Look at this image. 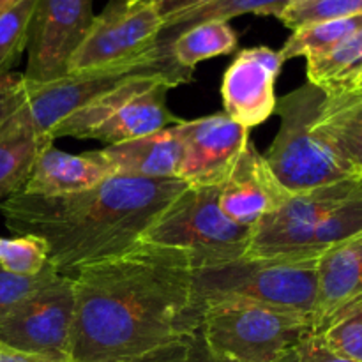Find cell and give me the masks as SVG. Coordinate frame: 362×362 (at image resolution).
I'll return each instance as SVG.
<instances>
[{
	"instance_id": "cell-1",
	"label": "cell",
	"mask_w": 362,
	"mask_h": 362,
	"mask_svg": "<svg viewBox=\"0 0 362 362\" xmlns=\"http://www.w3.org/2000/svg\"><path fill=\"white\" fill-rule=\"evenodd\" d=\"M71 362H119L200 327L184 251L138 243L78 272Z\"/></svg>"
},
{
	"instance_id": "cell-2",
	"label": "cell",
	"mask_w": 362,
	"mask_h": 362,
	"mask_svg": "<svg viewBox=\"0 0 362 362\" xmlns=\"http://www.w3.org/2000/svg\"><path fill=\"white\" fill-rule=\"evenodd\" d=\"M180 179L112 175L64 197L16 193L0 202L14 235H34L48 246V264L60 276L119 257L140 243L145 230L186 189Z\"/></svg>"
},
{
	"instance_id": "cell-3",
	"label": "cell",
	"mask_w": 362,
	"mask_h": 362,
	"mask_svg": "<svg viewBox=\"0 0 362 362\" xmlns=\"http://www.w3.org/2000/svg\"><path fill=\"white\" fill-rule=\"evenodd\" d=\"M327 98L324 88L308 81L276 106L279 131L264 158L290 194L357 179L318 127Z\"/></svg>"
},
{
	"instance_id": "cell-4",
	"label": "cell",
	"mask_w": 362,
	"mask_h": 362,
	"mask_svg": "<svg viewBox=\"0 0 362 362\" xmlns=\"http://www.w3.org/2000/svg\"><path fill=\"white\" fill-rule=\"evenodd\" d=\"M317 262L247 258L193 271V304L202 318L209 304L251 303L315 317L318 292ZM315 324V320H313Z\"/></svg>"
},
{
	"instance_id": "cell-5",
	"label": "cell",
	"mask_w": 362,
	"mask_h": 362,
	"mask_svg": "<svg viewBox=\"0 0 362 362\" xmlns=\"http://www.w3.org/2000/svg\"><path fill=\"white\" fill-rule=\"evenodd\" d=\"M202 334L219 356L240 362H286L315 332L313 317L251 303L209 304Z\"/></svg>"
},
{
	"instance_id": "cell-6",
	"label": "cell",
	"mask_w": 362,
	"mask_h": 362,
	"mask_svg": "<svg viewBox=\"0 0 362 362\" xmlns=\"http://www.w3.org/2000/svg\"><path fill=\"white\" fill-rule=\"evenodd\" d=\"M219 209V186L186 187L145 230L141 243L184 251L193 271L239 260L253 235Z\"/></svg>"
},
{
	"instance_id": "cell-7",
	"label": "cell",
	"mask_w": 362,
	"mask_h": 362,
	"mask_svg": "<svg viewBox=\"0 0 362 362\" xmlns=\"http://www.w3.org/2000/svg\"><path fill=\"white\" fill-rule=\"evenodd\" d=\"M173 87L163 74L131 78L66 117L53 129V140L73 136L113 145L177 126L182 119L166 106V94Z\"/></svg>"
},
{
	"instance_id": "cell-8",
	"label": "cell",
	"mask_w": 362,
	"mask_h": 362,
	"mask_svg": "<svg viewBox=\"0 0 362 362\" xmlns=\"http://www.w3.org/2000/svg\"><path fill=\"white\" fill-rule=\"evenodd\" d=\"M163 28L151 0H108L69 62L67 74L101 73L172 60L156 49Z\"/></svg>"
},
{
	"instance_id": "cell-9",
	"label": "cell",
	"mask_w": 362,
	"mask_h": 362,
	"mask_svg": "<svg viewBox=\"0 0 362 362\" xmlns=\"http://www.w3.org/2000/svg\"><path fill=\"white\" fill-rule=\"evenodd\" d=\"M76 296L74 279L57 274L0 322V346L71 362Z\"/></svg>"
},
{
	"instance_id": "cell-10",
	"label": "cell",
	"mask_w": 362,
	"mask_h": 362,
	"mask_svg": "<svg viewBox=\"0 0 362 362\" xmlns=\"http://www.w3.org/2000/svg\"><path fill=\"white\" fill-rule=\"evenodd\" d=\"M361 191V180L349 179L292 194L278 211L265 216L255 226L244 257L286 260L315 258L311 255V240L317 226L325 216Z\"/></svg>"
},
{
	"instance_id": "cell-11",
	"label": "cell",
	"mask_w": 362,
	"mask_h": 362,
	"mask_svg": "<svg viewBox=\"0 0 362 362\" xmlns=\"http://www.w3.org/2000/svg\"><path fill=\"white\" fill-rule=\"evenodd\" d=\"M140 74H163L170 78L175 87L193 81V71L186 69L177 64L175 59H172L117 71L67 74L48 83H34L23 78L25 103L37 133L53 138V129L66 117Z\"/></svg>"
},
{
	"instance_id": "cell-12",
	"label": "cell",
	"mask_w": 362,
	"mask_h": 362,
	"mask_svg": "<svg viewBox=\"0 0 362 362\" xmlns=\"http://www.w3.org/2000/svg\"><path fill=\"white\" fill-rule=\"evenodd\" d=\"M94 18L92 0H37L28 28L25 80L48 83L67 76Z\"/></svg>"
},
{
	"instance_id": "cell-13",
	"label": "cell",
	"mask_w": 362,
	"mask_h": 362,
	"mask_svg": "<svg viewBox=\"0 0 362 362\" xmlns=\"http://www.w3.org/2000/svg\"><path fill=\"white\" fill-rule=\"evenodd\" d=\"M177 129L184 147L177 179L187 187L221 186L250 141V129L225 112L182 120Z\"/></svg>"
},
{
	"instance_id": "cell-14",
	"label": "cell",
	"mask_w": 362,
	"mask_h": 362,
	"mask_svg": "<svg viewBox=\"0 0 362 362\" xmlns=\"http://www.w3.org/2000/svg\"><path fill=\"white\" fill-rule=\"evenodd\" d=\"M53 138L37 133L23 95V74L0 78V200L23 189L41 151Z\"/></svg>"
},
{
	"instance_id": "cell-15",
	"label": "cell",
	"mask_w": 362,
	"mask_h": 362,
	"mask_svg": "<svg viewBox=\"0 0 362 362\" xmlns=\"http://www.w3.org/2000/svg\"><path fill=\"white\" fill-rule=\"evenodd\" d=\"M285 64L281 53L269 46L240 49L223 74L225 113L240 126L257 127L276 113V78Z\"/></svg>"
},
{
	"instance_id": "cell-16",
	"label": "cell",
	"mask_w": 362,
	"mask_h": 362,
	"mask_svg": "<svg viewBox=\"0 0 362 362\" xmlns=\"http://www.w3.org/2000/svg\"><path fill=\"white\" fill-rule=\"evenodd\" d=\"M290 197L250 140L228 179L219 186V209L235 225L255 228Z\"/></svg>"
},
{
	"instance_id": "cell-17",
	"label": "cell",
	"mask_w": 362,
	"mask_h": 362,
	"mask_svg": "<svg viewBox=\"0 0 362 362\" xmlns=\"http://www.w3.org/2000/svg\"><path fill=\"white\" fill-rule=\"evenodd\" d=\"M112 175V168L99 151L69 154L52 144L37 156L21 193L64 197L92 189Z\"/></svg>"
},
{
	"instance_id": "cell-18",
	"label": "cell",
	"mask_w": 362,
	"mask_h": 362,
	"mask_svg": "<svg viewBox=\"0 0 362 362\" xmlns=\"http://www.w3.org/2000/svg\"><path fill=\"white\" fill-rule=\"evenodd\" d=\"M101 156L113 175L140 179H177L184 147L177 126L122 144L106 145Z\"/></svg>"
},
{
	"instance_id": "cell-19",
	"label": "cell",
	"mask_w": 362,
	"mask_h": 362,
	"mask_svg": "<svg viewBox=\"0 0 362 362\" xmlns=\"http://www.w3.org/2000/svg\"><path fill=\"white\" fill-rule=\"evenodd\" d=\"M315 331L345 304L362 297V232L325 251L317 262Z\"/></svg>"
},
{
	"instance_id": "cell-20",
	"label": "cell",
	"mask_w": 362,
	"mask_h": 362,
	"mask_svg": "<svg viewBox=\"0 0 362 362\" xmlns=\"http://www.w3.org/2000/svg\"><path fill=\"white\" fill-rule=\"evenodd\" d=\"M327 94L318 127L336 154L359 179L362 175V94L349 90Z\"/></svg>"
},
{
	"instance_id": "cell-21",
	"label": "cell",
	"mask_w": 362,
	"mask_h": 362,
	"mask_svg": "<svg viewBox=\"0 0 362 362\" xmlns=\"http://www.w3.org/2000/svg\"><path fill=\"white\" fill-rule=\"evenodd\" d=\"M290 0H214L211 4L189 11L186 14L173 18L163 25L156 41V49L165 53L170 52L172 42L187 28L205 21H228L243 14H258V16L279 18L288 7Z\"/></svg>"
},
{
	"instance_id": "cell-22",
	"label": "cell",
	"mask_w": 362,
	"mask_h": 362,
	"mask_svg": "<svg viewBox=\"0 0 362 362\" xmlns=\"http://www.w3.org/2000/svg\"><path fill=\"white\" fill-rule=\"evenodd\" d=\"M362 73V27L331 49L306 59L308 81L325 92H341Z\"/></svg>"
},
{
	"instance_id": "cell-23",
	"label": "cell",
	"mask_w": 362,
	"mask_h": 362,
	"mask_svg": "<svg viewBox=\"0 0 362 362\" xmlns=\"http://www.w3.org/2000/svg\"><path fill=\"white\" fill-rule=\"evenodd\" d=\"M237 45L239 35L228 21H205L184 30L172 42L170 52L177 64L193 71L204 60L233 53Z\"/></svg>"
},
{
	"instance_id": "cell-24",
	"label": "cell",
	"mask_w": 362,
	"mask_h": 362,
	"mask_svg": "<svg viewBox=\"0 0 362 362\" xmlns=\"http://www.w3.org/2000/svg\"><path fill=\"white\" fill-rule=\"evenodd\" d=\"M362 27V14L338 20L318 21L292 30V35L286 39L283 48L279 49L283 60L297 59V57H313L324 53L349 37Z\"/></svg>"
},
{
	"instance_id": "cell-25",
	"label": "cell",
	"mask_w": 362,
	"mask_h": 362,
	"mask_svg": "<svg viewBox=\"0 0 362 362\" xmlns=\"http://www.w3.org/2000/svg\"><path fill=\"white\" fill-rule=\"evenodd\" d=\"M315 334L324 339L325 345L354 362H362V297L352 300L332 313Z\"/></svg>"
},
{
	"instance_id": "cell-26",
	"label": "cell",
	"mask_w": 362,
	"mask_h": 362,
	"mask_svg": "<svg viewBox=\"0 0 362 362\" xmlns=\"http://www.w3.org/2000/svg\"><path fill=\"white\" fill-rule=\"evenodd\" d=\"M35 4L37 0H21L0 14V78L13 73L11 69L27 48Z\"/></svg>"
},
{
	"instance_id": "cell-27",
	"label": "cell",
	"mask_w": 362,
	"mask_h": 362,
	"mask_svg": "<svg viewBox=\"0 0 362 362\" xmlns=\"http://www.w3.org/2000/svg\"><path fill=\"white\" fill-rule=\"evenodd\" d=\"M362 14V0H293L281 16V23L290 30L318 23Z\"/></svg>"
},
{
	"instance_id": "cell-28",
	"label": "cell",
	"mask_w": 362,
	"mask_h": 362,
	"mask_svg": "<svg viewBox=\"0 0 362 362\" xmlns=\"http://www.w3.org/2000/svg\"><path fill=\"white\" fill-rule=\"evenodd\" d=\"M48 265V246L34 235L0 239V267L20 276L39 274Z\"/></svg>"
},
{
	"instance_id": "cell-29",
	"label": "cell",
	"mask_w": 362,
	"mask_h": 362,
	"mask_svg": "<svg viewBox=\"0 0 362 362\" xmlns=\"http://www.w3.org/2000/svg\"><path fill=\"white\" fill-rule=\"evenodd\" d=\"M55 276L49 264L34 276H20L0 267V322Z\"/></svg>"
},
{
	"instance_id": "cell-30",
	"label": "cell",
	"mask_w": 362,
	"mask_h": 362,
	"mask_svg": "<svg viewBox=\"0 0 362 362\" xmlns=\"http://www.w3.org/2000/svg\"><path fill=\"white\" fill-rule=\"evenodd\" d=\"M290 362H354L332 352L318 334H310L293 354Z\"/></svg>"
},
{
	"instance_id": "cell-31",
	"label": "cell",
	"mask_w": 362,
	"mask_h": 362,
	"mask_svg": "<svg viewBox=\"0 0 362 362\" xmlns=\"http://www.w3.org/2000/svg\"><path fill=\"white\" fill-rule=\"evenodd\" d=\"M187 357V336L182 339H175L172 343L158 346L154 350L129 357L119 362H186Z\"/></svg>"
},
{
	"instance_id": "cell-32",
	"label": "cell",
	"mask_w": 362,
	"mask_h": 362,
	"mask_svg": "<svg viewBox=\"0 0 362 362\" xmlns=\"http://www.w3.org/2000/svg\"><path fill=\"white\" fill-rule=\"evenodd\" d=\"M293 357V356H292ZM290 357L288 361H292ZM186 362H240L235 359H230V357L219 356L216 354L211 346L205 341L204 334H202V329H194L189 336H187V357Z\"/></svg>"
},
{
	"instance_id": "cell-33",
	"label": "cell",
	"mask_w": 362,
	"mask_h": 362,
	"mask_svg": "<svg viewBox=\"0 0 362 362\" xmlns=\"http://www.w3.org/2000/svg\"><path fill=\"white\" fill-rule=\"evenodd\" d=\"M151 2L154 4L156 11L161 16L163 25H165L166 21L173 20L180 14L189 13V11L198 9V7L214 2V0H151Z\"/></svg>"
},
{
	"instance_id": "cell-34",
	"label": "cell",
	"mask_w": 362,
	"mask_h": 362,
	"mask_svg": "<svg viewBox=\"0 0 362 362\" xmlns=\"http://www.w3.org/2000/svg\"><path fill=\"white\" fill-rule=\"evenodd\" d=\"M0 362H59L46 359V357H37V356H28V354L14 352V350L0 349Z\"/></svg>"
},
{
	"instance_id": "cell-35",
	"label": "cell",
	"mask_w": 362,
	"mask_h": 362,
	"mask_svg": "<svg viewBox=\"0 0 362 362\" xmlns=\"http://www.w3.org/2000/svg\"><path fill=\"white\" fill-rule=\"evenodd\" d=\"M346 90H349V92H356V94H362V73L356 78V80L352 81V83H350V87L346 88Z\"/></svg>"
},
{
	"instance_id": "cell-36",
	"label": "cell",
	"mask_w": 362,
	"mask_h": 362,
	"mask_svg": "<svg viewBox=\"0 0 362 362\" xmlns=\"http://www.w3.org/2000/svg\"><path fill=\"white\" fill-rule=\"evenodd\" d=\"M18 2H21V0H0V14L6 13V11L11 9L13 6H16Z\"/></svg>"
},
{
	"instance_id": "cell-37",
	"label": "cell",
	"mask_w": 362,
	"mask_h": 362,
	"mask_svg": "<svg viewBox=\"0 0 362 362\" xmlns=\"http://www.w3.org/2000/svg\"><path fill=\"white\" fill-rule=\"evenodd\" d=\"M359 180H361V182H362V175H361V177H359Z\"/></svg>"
},
{
	"instance_id": "cell-38",
	"label": "cell",
	"mask_w": 362,
	"mask_h": 362,
	"mask_svg": "<svg viewBox=\"0 0 362 362\" xmlns=\"http://www.w3.org/2000/svg\"><path fill=\"white\" fill-rule=\"evenodd\" d=\"M290 2H293V0H290Z\"/></svg>"
},
{
	"instance_id": "cell-39",
	"label": "cell",
	"mask_w": 362,
	"mask_h": 362,
	"mask_svg": "<svg viewBox=\"0 0 362 362\" xmlns=\"http://www.w3.org/2000/svg\"><path fill=\"white\" fill-rule=\"evenodd\" d=\"M0 349H2V346H0Z\"/></svg>"
}]
</instances>
